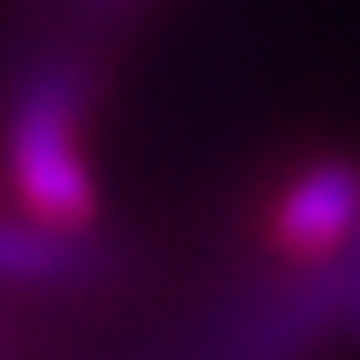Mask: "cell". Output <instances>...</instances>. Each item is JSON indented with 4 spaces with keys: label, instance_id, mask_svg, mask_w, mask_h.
Returning <instances> with one entry per match:
<instances>
[{
    "label": "cell",
    "instance_id": "obj_1",
    "mask_svg": "<svg viewBox=\"0 0 360 360\" xmlns=\"http://www.w3.org/2000/svg\"><path fill=\"white\" fill-rule=\"evenodd\" d=\"M78 108H84V72L49 60L13 103L6 120V168L18 198L37 222L84 229L96 217V180L78 156Z\"/></svg>",
    "mask_w": 360,
    "mask_h": 360
},
{
    "label": "cell",
    "instance_id": "obj_2",
    "mask_svg": "<svg viewBox=\"0 0 360 360\" xmlns=\"http://www.w3.org/2000/svg\"><path fill=\"white\" fill-rule=\"evenodd\" d=\"M360 234V168L354 162H312L283 193L276 240L300 258H336Z\"/></svg>",
    "mask_w": 360,
    "mask_h": 360
},
{
    "label": "cell",
    "instance_id": "obj_3",
    "mask_svg": "<svg viewBox=\"0 0 360 360\" xmlns=\"http://www.w3.org/2000/svg\"><path fill=\"white\" fill-rule=\"evenodd\" d=\"M103 252L84 240V229L54 222H0V283L13 288H78L96 283Z\"/></svg>",
    "mask_w": 360,
    "mask_h": 360
},
{
    "label": "cell",
    "instance_id": "obj_4",
    "mask_svg": "<svg viewBox=\"0 0 360 360\" xmlns=\"http://www.w3.org/2000/svg\"><path fill=\"white\" fill-rule=\"evenodd\" d=\"M336 283H342V330L360 342V234L336 252Z\"/></svg>",
    "mask_w": 360,
    "mask_h": 360
},
{
    "label": "cell",
    "instance_id": "obj_5",
    "mask_svg": "<svg viewBox=\"0 0 360 360\" xmlns=\"http://www.w3.org/2000/svg\"><path fill=\"white\" fill-rule=\"evenodd\" d=\"M90 6H120V0H90Z\"/></svg>",
    "mask_w": 360,
    "mask_h": 360
}]
</instances>
